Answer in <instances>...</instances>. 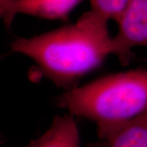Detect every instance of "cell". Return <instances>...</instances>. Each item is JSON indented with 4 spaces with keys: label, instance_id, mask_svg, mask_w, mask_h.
<instances>
[{
    "label": "cell",
    "instance_id": "cell-1",
    "mask_svg": "<svg viewBox=\"0 0 147 147\" xmlns=\"http://www.w3.org/2000/svg\"><path fill=\"white\" fill-rule=\"evenodd\" d=\"M108 22L91 11L74 23L11 44L14 52L34 61L42 77L65 91L98 68L111 55Z\"/></svg>",
    "mask_w": 147,
    "mask_h": 147
},
{
    "label": "cell",
    "instance_id": "cell-2",
    "mask_svg": "<svg viewBox=\"0 0 147 147\" xmlns=\"http://www.w3.org/2000/svg\"><path fill=\"white\" fill-rule=\"evenodd\" d=\"M59 108L94 121L97 136L147 111V71L136 69L103 76L65 91Z\"/></svg>",
    "mask_w": 147,
    "mask_h": 147
},
{
    "label": "cell",
    "instance_id": "cell-3",
    "mask_svg": "<svg viewBox=\"0 0 147 147\" xmlns=\"http://www.w3.org/2000/svg\"><path fill=\"white\" fill-rule=\"evenodd\" d=\"M117 23L118 32L111 38V55L125 65L133 57V48L146 47L147 0H127Z\"/></svg>",
    "mask_w": 147,
    "mask_h": 147
},
{
    "label": "cell",
    "instance_id": "cell-4",
    "mask_svg": "<svg viewBox=\"0 0 147 147\" xmlns=\"http://www.w3.org/2000/svg\"><path fill=\"white\" fill-rule=\"evenodd\" d=\"M85 0H0V19L10 29L18 14L46 20L67 18L77 5Z\"/></svg>",
    "mask_w": 147,
    "mask_h": 147
},
{
    "label": "cell",
    "instance_id": "cell-5",
    "mask_svg": "<svg viewBox=\"0 0 147 147\" xmlns=\"http://www.w3.org/2000/svg\"><path fill=\"white\" fill-rule=\"evenodd\" d=\"M87 147H147V111L109 129Z\"/></svg>",
    "mask_w": 147,
    "mask_h": 147
},
{
    "label": "cell",
    "instance_id": "cell-6",
    "mask_svg": "<svg viewBox=\"0 0 147 147\" xmlns=\"http://www.w3.org/2000/svg\"><path fill=\"white\" fill-rule=\"evenodd\" d=\"M74 117L57 115L49 128L36 140L35 147H80V134Z\"/></svg>",
    "mask_w": 147,
    "mask_h": 147
},
{
    "label": "cell",
    "instance_id": "cell-7",
    "mask_svg": "<svg viewBox=\"0 0 147 147\" xmlns=\"http://www.w3.org/2000/svg\"><path fill=\"white\" fill-rule=\"evenodd\" d=\"M91 4V12L108 22H117L123 10L127 0H88Z\"/></svg>",
    "mask_w": 147,
    "mask_h": 147
},
{
    "label": "cell",
    "instance_id": "cell-8",
    "mask_svg": "<svg viewBox=\"0 0 147 147\" xmlns=\"http://www.w3.org/2000/svg\"><path fill=\"white\" fill-rule=\"evenodd\" d=\"M36 146V140H32L28 144L25 145V146L22 147H35Z\"/></svg>",
    "mask_w": 147,
    "mask_h": 147
},
{
    "label": "cell",
    "instance_id": "cell-9",
    "mask_svg": "<svg viewBox=\"0 0 147 147\" xmlns=\"http://www.w3.org/2000/svg\"><path fill=\"white\" fill-rule=\"evenodd\" d=\"M2 143H3V140L1 138H0V146H1V145L2 144Z\"/></svg>",
    "mask_w": 147,
    "mask_h": 147
}]
</instances>
